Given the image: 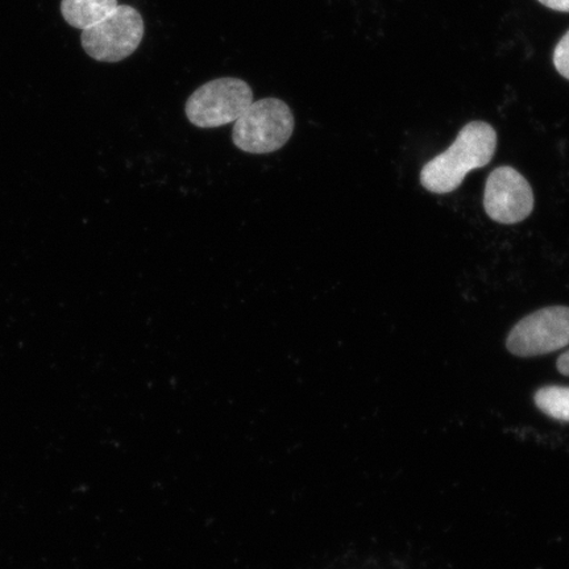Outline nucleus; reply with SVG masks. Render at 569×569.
<instances>
[{
	"label": "nucleus",
	"instance_id": "nucleus-11",
	"mask_svg": "<svg viewBox=\"0 0 569 569\" xmlns=\"http://www.w3.org/2000/svg\"><path fill=\"white\" fill-rule=\"evenodd\" d=\"M558 371L561 375L569 377V351L565 352L563 355L559 356L558 362H557Z\"/></svg>",
	"mask_w": 569,
	"mask_h": 569
},
{
	"label": "nucleus",
	"instance_id": "nucleus-3",
	"mask_svg": "<svg viewBox=\"0 0 569 569\" xmlns=\"http://www.w3.org/2000/svg\"><path fill=\"white\" fill-rule=\"evenodd\" d=\"M253 103V91L239 78H217L198 88L188 99L184 113L198 128H218L237 122Z\"/></svg>",
	"mask_w": 569,
	"mask_h": 569
},
{
	"label": "nucleus",
	"instance_id": "nucleus-9",
	"mask_svg": "<svg viewBox=\"0 0 569 569\" xmlns=\"http://www.w3.org/2000/svg\"><path fill=\"white\" fill-rule=\"evenodd\" d=\"M553 63L559 74L569 80V31L559 41L557 48H555Z\"/></svg>",
	"mask_w": 569,
	"mask_h": 569
},
{
	"label": "nucleus",
	"instance_id": "nucleus-7",
	"mask_svg": "<svg viewBox=\"0 0 569 569\" xmlns=\"http://www.w3.org/2000/svg\"><path fill=\"white\" fill-rule=\"evenodd\" d=\"M118 6V0H61V13L70 27L84 31L111 16Z\"/></svg>",
	"mask_w": 569,
	"mask_h": 569
},
{
	"label": "nucleus",
	"instance_id": "nucleus-2",
	"mask_svg": "<svg viewBox=\"0 0 569 569\" xmlns=\"http://www.w3.org/2000/svg\"><path fill=\"white\" fill-rule=\"evenodd\" d=\"M295 127V116L287 103L279 98H264L249 106L233 123L232 141L246 153H272L287 144Z\"/></svg>",
	"mask_w": 569,
	"mask_h": 569
},
{
	"label": "nucleus",
	"instance_id": "nucleus-8",
	"mask_svg": "<svg viewBox=\"0 0 569 569\" xmlns=\"http://www.w3.org/2000/svg\"><path fill=\"white\" fill-rule=\"evenodd\" d=\"M533 401L540 411L557 421L569 422V388L567 387H545L540 388Z\"/></svg>",
	"mask_w": 569,
	"mask_h": 569
},
{
	"label": "nucleus",
	"instance_id": "nucleus-6",
	"mask_svg": "<svg viewBox=\"0 0 569 569\" xmlns=\"http://www.w3.org/2000/svg\"><path fill=\"white\" fill-rule=\"evenodd\" d=\"M483 209L497 223L523 222L533 209L530 183L513 168H497L488 177L486 191H483Z\"/></svg>",
	"mask_w": 569,
	"mask_h": 569
},
{
	"label": "nucleus",
	"instance_id": "nucleus-5",
	"mask_svg": "<svg viewBox=\"0 0 569 569\" xmlns=\"http://www.w3.org/2000/svg\"><path fill=\"white\" fill-rule=\"evenodd\" d=\"M569 346V308L552 306L525 317L510 331L507 347L519 358L547 355Z\"/></svg>",
	"mask_w": 569,
	"mask_h": 569
},
{
	"label": "nucleus",
	"instance_id": "nucleus-1",
	"mask_svg": "<svg viewBox=\"0 0 569 569\" xmlns=\"http://www.w3.org/2000/svg\"><path fill=\"white\" fill-rule=\"evenodd\" d=\"M497 148L495 128L483 122L467 124L457 140L442 154L427 162L421 183L433 194H448L457 190L469 172L487 167Z\"/></svg>",
	"mask_w": 569,
	"mask_h": 569
},
{
	"label": "nucleus",
	"instance_id": "nucleus-10",
	"mask_svg": "<svg viewBox=\"0 0 569 569\" xmlns=\"http://www.w3.org/2000/svg\"><path fill=\"white\" fill-rule=\"evenodd\" d=\"M549 9L560 12H569V0H538Z\"/></svg>",
	"mask_w": 569,
	"mask_h": 569
},
{
	"label": "nucleus",
	"instance_id": "nucleus-4",
	"mask_svg": "<svg viewBox=\"0 0 569 569\" xmlns=\"http://www.w3.org/2000/svg\"><path fill=\"white\" fill-rule=\"evenodd\" d=\"M144 31L141 13L131 6L119 4L111 16L82 31L81 44L92 60L119 62L138 51Z\"/></svg>",
	"mask_w": 569,
	"mask_h": 569
}]
</instances>
